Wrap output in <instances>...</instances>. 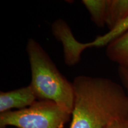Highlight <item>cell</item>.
I'll list each match as a JSON object with an SVG mask.
<instances>
[{"instance_id": "obj_1", "label": "cell", "mask_w": 128, "mask_h": 128, "mask_svg": "<svg viewBox=\"0 0 128 128\" xmlns=\"http://www.w3.org/2000/svg\"><path fill=\"white\" fill-rule=\"evenodd\" d=\"M70 128H106L128 116V96L120 85L104 77L80 76L72 82Z\"/></svg>"}, {"instance_id": "obj_2", "label": "cell", "mask_w": 128, "mask_h": 128, "mask_svg": "<svg viewBox=\"0 0 128 128\" xmlns=\"http://www.w3.org/2000/svg\"><path fill=\"white\" fill-rule=\"evenodd\" d=\"M26 52L31 70L30 85L37 98L55 102L72 114L74 102L72 83L60 72L46 50L34 39L28 40Z\"/></svg>"}, {"instance_id": "obj_3", "label": "cell", "mask_w": 128, "mask_h": 128, "mask_svg": "<svg viewBox=\"0 0 128 128\" xmlns=\"http://www.w3.org/2000/svg\"><path fill=\"white\" fill-rule=\"evenodd\" d=\"M71 115L52 101H36L24 109L1 113L0 128H63Z\"/></svg>"}, {"instance_id": "obj_4", "label": "cell", "mask_w": 128, "mask_h": 128, "mask_svg": "<svg viewBox=\"0 0 128 128\" xmlns=\"http://www.w3.org/2000/svg\"><path fill=\"white\" fill-rule=\"evenodd\" d=\"M54 37L62 44L64 61L68 66H73L78 63L83 51L82 44L78 42L72 33L71 30L62 19L55 21L52 25Z\"/></svg>"}, {"instance_id": "obj_5", "label": "cell", "mask_w": 128, "mask_h": 128, "mask_svg": "<svg viewBox=\"0 0 128 128\" xmlns=\"http://www.w3.org/2000/svg\"><path fill=\"white\" fill-rule=\"evenodd\" d=\"M37 98L30 85L8 92H1L0 113L11 111L13 108L24 109L33 104Z\"/></svg>"}, {"instance_id": "obj_6", "label": "cell", "mask_w": 128, "mask_h": 128, "mask_svg": "<svg viewBox=\"0 0 128 128\" xmlns=\"http://www.w3.org/2000/svg\"><path fill=\"white\" fill-rule=\"evenodd\" d=\"M106 55L119 66L128 68V31L106 46Z\"/></svg>"}, {"instance_id": "obj_7", "label": "cell", "mask_w": 128, "mask_h": 128, "mask_svg": "<svg viewBox=\"0 0 128 128\" xmlns=\"http://www.w3.org/2000/svg\"><path fill=\"white\" fill-rule=\"evenodd\" d=\"M128 17V0H108L106 25L111 30Z\"/></svg>"}, {"instance_id": "obj_8", "label": "cell", "mask_w": 128, "mask_h": 128, "mask_svg": "<svg viewBox=\"0 0 128 128\" xmlns=\"http://www.w3.org/2000/svg\"><path fill=\"white\" fill-rule=\"evenodd\" d=\"M82 3L90 12L92 22L99 28L106 25L108 0H83Z\"/></svg>"}, {"instance_id": "obj_9", "label": "cell", "mask_w": 128, "mask_h": 128, "mask_svg": "<svg viewBox=\"0 0 128 128\" xmlns=\"http://www.w3.org/2000/svg\"><path fill=\"white\" fill-rule=\"evenodd\" d=\"M128 31V17L119 23L117 26L111 30H109L108 33L102 35L98 36L94 40L90 42L84 43V49L89 48L96 47L100 48L103 46H107L110 42L117 39L119 37L124 34V33Z\"/></svg>"}, {"instance_id": "obj_10", "label": "cell", "mask_w": 128, "mask_h": 128, "mask_svg": "<svg viewBox=\"0 0 128 128\" xmlns=\"http://www.w3.org/2000/svg\"><path fill=\"white\" fill-rule=\"evenodd\" d=\"M118 75L128 96V68L118 67Z\"/></svg>"}, {"instance_id": "obj_11", "label": "cell", "mask_w": 128, "mask_h": 128, "mask_svg": "<svg viewBox=\"0 0 128 128\" xmlns=\"http://www.w3.org/2000/svg\"><path fill=\"white\" fill-rule=\"evenodd\" d=\"M106 128H128V116L117 120Z\"/></svg>"}]
</instances>
